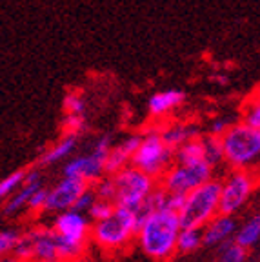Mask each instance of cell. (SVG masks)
Returning <instances> with one entry per match:
<instances>
[{
	"instance_id": "cell-1",
	"label": "cell",
	"mask_w": 260,
	"mask_h": 262,
	"mask_svg": "<svg viewBox=\"0 0 260 262\" xmlns=\"http://www.w3.org/2000/svg\"><path fill=\"white\" fill-rule=\"evenodd\" d=\"M138 213L140 222L135 242L140 251L155 262H169L177 255V238L182 229L179 213L167 208Z\"/></svg>"
},
{
	"instance_id": "cell-7",
	"label": "cell",
	"mask_w": 260,
	"mask_h": 262,
	"mask_svg": "<svg viewBox=\"0 0 260 262\" xmlns=\"http://www.w3.org/2000/svg\"><path fill=\"white\" fill-rule=\"evenodd\" d=\"M115 186L113 204L140 211L146 204L147 196L159 186V180L149 177L147 173L140 171L135 166H126L124 169L111 175Z\"/></svg>"
},
{
	"instance_id": "cell-5",
	"label": "cell",
	"mask_w": 260,
	"mask_h": 262,
	"mask_svg": "<svg viewBox=\"0 0 260 262\" xmlns=\"http://www.w3.org/2000/svg\"><path fill=\"white\" fill-rule=\"evenodd\" d=\"M175 160V151L166 144L160 131V122L147 126L140 133V142L133 153L131 166L159 180Z\"/></svg>"
},
{
	"instance_id": "cell-32",
	"label": "cell",
	"mask_w": 260,
	"mask_h": 262,
	"mask_svg": "<svg viewBox=\"0 0 260 262\" xmlns=\"http://www.w3.org/2000/svg\"><path fill=\"white\" fill-rule=\"evenodd\" d=\"M97 201V195H95V191H93V188H88L84 193H82L80 196H78V201L75 202V206H73V209H77V211H82V213H88V209L91 208V204Z\"/></svg>"
},
{
	"instance_id": "cell-26",
	"label": "cell",
	"mask_w": 260,
	"mask_h": 262,
	"mask_svg": "<svg viewBox=\"0 0 260 262\" xmlns=\"http://www.w3.org/2000/svg\"><path fill=\"white\" fill-rule=\"evenodd\" d=\"M64 113L66 115H85V98L80 91L71 90L64 95Z\"/></svg>"
},
{
	"instance_id": "cell-27",
	"label": "cell",
	"mask_w": 260,
	"mask_h": 262,
	"mask_svg": "<svg viewBox=\"0 0 260 262\" xmlns=\"http://www.w3.org/2000/svg\"><path fill=\"white\" fill-rule=\"evenodd\" d=\"M20 235L22 231H18V229H13V228L0 229V257L15 251L16 244L20 241Z\"/></svg>"
},
{
	"instance_id": "cell-28",
	"label": "cell",
	"mask_w": 260,
	"mask_h": 262,
	"mask_svg": "<svg viewBox=\"0 0 260 262\" xmlns=\"http://www.w3.org/2000/svg\"><path fill=\"white\" fill-rule=\"evenodd\" d=\"M115 209V204L111 201H102V199H97V201L91 204V208L88 209V217H90L91 222H97L102 221V219H106L111 215V211Z\"/></svg>"
},
{
	"instance_id": "cell-25",
	"label": "cell",
	"mask_w": 260,
	"mask_h": 262,
	"mask_svg": "<svg viewBox=\"0 0 260 262\" xmlns=\"http://www.w3.org/2000/svg\"><path fill=\"white\" fill-rule=\"evenodd\" d=\"M202 144H204V153H206V159L207 162L211 164L213 168H216L219 166H222L224 160H222V147H220V139L215 135H209V133H206V135H202Z\"/></svg>"
},
{
	"instance_id": "cell-12",
	"label": "cell",
	"mask_w": 260,
	"mask_h": 262,
	"mask_svg": "<svg viewBox=\"0 0 260 262\" xmlns=\"http://www.w3.org/2000/svg\"><path fill=\"white\" fill-rule=\"evenodd\" d=\"M38 188H44V177H42V173L38 169H28L20 188L16 189L8 201L2 204V215L11 219L28 211L29 201H31L33 193L37 191Z\"/></svg>"
},
{
	"instance_id": "cell-8",
	"label": "cell",
	"mask_w": 260,
	"mask_h": 262,
	"mask_svg": "<svg viewBox=\"0 0 260 262\" xmlns=\"http://www.w3.org/2000/svg\"><path fill=\"white\" fill-rule=\"evenodd\" d=\"M260 186V169H228L220 179V213L235 217Z\"/></svg>"
},
{
	"instance_id": "cell-13",
	"label": "cell",
	"mask_w": 260,
	"mask_h": 262,
	"mask_svg": "<svg viewBox=\"0 0 260 262\" xmlns=\"http://www.w3.org/2000/svg\"><path fill=\"white\" fill-rule=\"evenodd\" d=\"M24 233L28 237L29 248H31L29 262H62L58 257L57 238H55L51 226H37Z\"/></svg>"
},
{
	"instance_id": "cell-10",
	"label": "cell",
	"mask_w": 260,
	"mask_h": 262,
	"mask_svg": "<svg viewBox=\"0 0 260 262\" xmlns=\"http://www.w3.org/2000/svg\"><path fill=\"white\" fill-rule=\"evenodd\" d=\"M215 177V168L209 162H175L159 179V186L167 193L186 195Z\"/></svg>"
},
{
	"instance_id": "cell-2",
	"label": "cell",
	"mask_w": 260,
	"mask_h": 262,
	"mask_svg": "<svg viewBox=\"0 0 260 262\" xmlns=\"http://www.w3.org/2000/svg\"><path fill=\"white\" fill-rule=\"evenodd\" d=\"M140 213L122 206H115L110 217L91 222L90 241L102 251L118 253L135 242Z\"/></svg>"
},
{
	"instance_id": "cell-15",
	"label": "cell",
	"mask_w": 260,
	"mask_h": 262,
	"mask_svg": "<svg viewBox=\"0 0 260 262\" xmlns=\"http://www.w3.org/2000/svg\"><path fill=\"white\" fill-rule=\"evenodd\" d=\"M236 228H239V224H236L235 217L219 213L215 219H211L202 228V244L207 248H219L224 242L235 238Z\"/></svg>"
},
{
	"instance_id": "cell-20",
	"label": "cell",
	"mask_w": 260,
	"mask_h": 262,
	"mask_svg": "<svg viewBox=\"0 0 260 262\" xmlns=\"http://www.w3.org/2000/svg\"><path fill=\"white\" fill-rule=\"evenodd\" d=\"M175 162H207L206 153H204L202 135L189 142L182 144L175 149Z\"/></svg>"
},
{
	"instance_id": "cell-21",
	"label": "cell",
	"mask_w": 260,
	"mask_h": 262,
	"mask_svg": "<svg viewBox=\"0 0 260 262\" xmlns=\"http://www.w3.org/2000/svg\"><path fill=\"white\" fill-rule=\"evenodd\" d=\"M202 229L199 228H182L177 238V253L189 255L202 248Z\"/></svg>"
},
{
	"instance_id": "cell-29",
	"label": "cell",
	"mask_w": 260,
	"mask_h": 262,
	"mask_svg": "<svg viewBox=\"0 0 260 262\" xmlns=\"http://www.w3.org/2000/svg\"><path fill=\"white\" fill-rule=\"evenodd\" d=\"M85 117L84 115H66L62 120V131L68 135H80L85 129Z\"/></svg>"
},
{
	"instance_id": "cell-33",
	"label": "cell",
	"mask_w": 260,
	"mask_h": 262,
	"mask_svg": "<svg viewBox=\"0 0 260 262\" xmlns=\"http://www.w3.org/2000/svg\"><path fill=\"white\" fill-rule=\"evenodd\" d=\"M233 124V120L229 119H216L211 122V126H209V135H215V137H220L224 133V131H228V127Z\"/></svg>"
},
{
	"instance_id": "cell-14",
	"label": "cell",
	"mask_w": 260,
	"mask_h": 262,
	"mask_svg": "<svg viewBox=\"0 0 260 262\" xmlns=\"http://www.w3.org/2000/svg\"><path fill=\"white\" fill-rule=\"evenodd\" d=\"M186 102V93L180 90H164L153 93L147 100V113L155 122H166Z\"/></svg>"
},
{
	"instance_id": "cell-17",
	"label": "cell",
	"mask_w": 260,
	"mask_h": 262,
	"mask_svg": "<svg viewBox=\"0 0 260 262\" xmlns=\"http://www.w3.org/2000/svg\"><path fill=\"white\" fill-rule=\"evenodd\" d=\"M77 142H78L77 135L62 133L60 139H57L48 149L42 151V155L37 159L35 166H37V168H48V166H53V164H58V162H62V160H68L69 157L73 155Z\"/></svg>"
},
{
	"instance_id": "cell-11",
	"label": "cell",
	"mask_w": 260,
	"mask_h": 262,
	"mask_svg": "<svg viewBox=\"0 0 260 262\" xmlns=\"http://www.w3.org/2000/svg\"><path fill=\"white\" fill-rule=\"evenodd\" d=\"M88 188L90 184H85L84 180L75 179V177H62L58 182L48 188L44 213H60L66 209H73L78 196Z\"/></svg>"
},
{
	"instance_id": "cell-3",
	"label": "cell",
	"mask_w": 260,
	"mask_h": 262,
	"mask_svg": "<svg viewBox=\"0 0 260 262\" xmlns=\"http://www.w3.org/2000/svg\"><path fill=\"white\" fill-rule=\"evenodd\" d=\"M220 139L222 160L228 169H260L258 131L246 122H233Z\"/></svg>"
},
{
	"instance_id": "cell-30",
	"label": "cell",
	"mask_w": 260,
	"mask_h": 262,
	"mask_svg": "<svg viewBox=\"0 0 260 262\" xmlns=\"http://www.w3.org/2000/svg\"><path fill=\"white\" fill-rule=\"evenodd\" d=\"M97 199H102V201H111L113 202V195H115V186H113V179L111 175H104L100 180H97L95 184H91Z\"/></svg>"
},
{
	"instance_id": "cell-24",
	"label": "cell",
	"mask_w": 260,
	"mask_h": 262,
	"mask_svg": "<svg viewBox=\"0 0 260 262\" xmlns=\"http://www.w3.org/2000/svg\"><path fill=\"white\" fill-rule=\"evenodd\" d=\"M242 122L260 131V91H256L251 98H248L242 106Z\"/></svg>"
},
{
	"instance_id": "cell-16",
	"label": "cell",
	"mask_w": 260,
	"mask_h": 262,
	"mask_svg": "<svg viewBox=\"0 0 260 262\" xmlns=\"http://www.w3.org/2000/svg\"><path fill=\"white\" fill-rule=\"evenodd\" d=\"M138 142H140V133L126 137V139H122L118 144L111 146L106 159V175H115L117 171L129 166L131 159H133V153L137 151Z\"/></svg>"
},
{
	"instance_id": "cell-18",
	"label": "cell",
	"mask_w": 260,
	"mask_h": 262,
	"mask_svg": "<svg viewBox=\"0 0 260 262\" xmlns=\"http://www.w3.org/2000/svg\"><path fill=\"white\" fill-rule=\"evenodd\" d=\"M160 131L162 137L166 140L167 146L175 151L177 147H180L182 144L189 142V140L197 139L199 135H202L197 124L191 122H177V120H169V122H160Z\"/></svg>"
},
{
	"instance_id": "cell-36",
	"label": "cell",
	"mask_w": 260,
	"mask_h": 262,
	"mask_svg": "<svg viewBox=\"0 0 260 262\" xmlns=\"http://www.w3.org/2000/svg\"><path fill=\"white\" fill-rule=\"evenodd\" d=\"M258 139H260V131H258Z\"/></svg>"
},
{
	"instance_id": "cell-6",
	"label": "cell",
	"mask_w": 260,
	"mask_h": 262,
	"mask_svg": "<svg viewBox=\"0 0 260 262\" xmlns=\"http://www.w3.org/2000/svg\"><path fill=\"white\" fill-rule=\"evenodd\" d=\"M220 213V179H209L184 195L179 211L182 228L202 229L207 222Z\"/></svg>"
},
{
	"instance_id": "cell-23",
	"label": "cell",
	"mask_w": 260,
	"mask_h": 262,
	"mask_svg": "<svg viewBox=\"0 0 260 262\" xmlns=\"http://www.w3.org/2000/svg\"><path fill=\"white\" fill-rule=\"evenodd\" d=\"M219 262H246L248 250L242 248L239 242L228 241L219 246Z\"/></svg>"
},
{
	"instance_id": "cell-34",
	"label": "cell",
	"mask_w": 260,
	"mask_h": 262,
	"mask_svg": "<svg viewBox=\"0 0 260 262\" xmlns=\"http://www.w3.org/2000/svg\"><path fill=\"white\" fill-rule=\"evenodd\" d=\"M0 262H28V260L16 257V255H13V253H9V255H2V257H0Z\"/></svg>"
},
{
	"instance_id": "cell-35",
	"label": "cell",
	"mask_w": 260,
	"mask_h": 262,
	"mask_svg": "<svg viewBox=\"0 0 260 262\" xmlns=\"http://www.w3.org/2000/svg\"><path fill=\"white\" fill-rule=\"evenodd\" d=\"M73 262H95V260H93V258H88L85 255H82L80 258H77V260H73Z\"/></svg>"
},
{
	"instance_id": "cell-31",
	"label": "cell",
	"mask_w": 260,
	"mask_h": 262,
	"mask_svg": "<svg viewBox=\"0 0 260 262\" xmlns=\"http://www.w3.org/2000/svg\"><path fill=\"white\" fill-rule=\"evenodd\" d=\"M46 195H48V188H38L37 191L33 193L31 201H29L28 211H31V213H44Z\"/></svg>"
},
{
	"instance_id": "cell-22",
	"label": "cell",
	"mask_w": 260,
	"mask_h": 262,
	"mask_svg": "<svg viewBox=\"0 0 260 262\" xmlns=\"http://www.w3.org/2000/svg\"><path fill=\"white\" fill-rule=\"evenodd\" d=\"M26 173H28V169H16L0 180V204H4L9 196L20 188V184L26 179Z\"/></svg>"
},
{
	"instance_id": "cell-4",
	"label": "cell",
	"mask_w": 260,
	"mask_h": 262,
	"mask_svg": "<svg viewBox=\"0 0 260 262\" xmlns=\"http://www.w3.org/2000/svg\"><path fill=\"white\" fill-rule=\"evenodd\" d=\"M51 229L57 238L58 257L62 262H73L85 255L91 233V221L85 213L77 209L55 213Z\"/></svg>"
},
{
	"instance_id": "cell-9",
	"label": "cell",
	"mask_w": 260,
	"mask_h": 262,
	"mask_svg": "<svg viewBox=\"0 0 260 262\" xmlns=\"http://www.w3.org/2000/svg\"><path fill=\"white\" fill-rule=\"evenodd\" d=\"M111 146H113V142L107 135L98 137L88 153L69 157V160L62 168V175L80 179L90 186L95 184L97 180H100L106 175V159Z\"/></svg>"
},
{
	"instance_id": "cell-19",
	"label": "cell",
	"mask_w": 260,
	"mask_h": 262,
	"mask_svg": "<svg viewBox=\"0 0 260 262\" xmlns=\"http://www.w3.org/2000/svg\"><path fill=\"white\" fill-rule=\"evenodd\" d=\"M235 242H239L242 248L249 250L256 242L260 241V213H255L244 224H240L236 228V233H235Z\"/></svg>"
}]
</instances>
